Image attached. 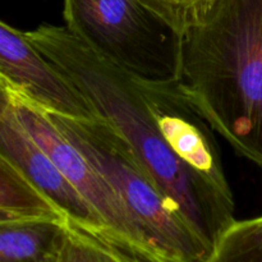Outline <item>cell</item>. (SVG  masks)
<instances>
[{
  "instance_id": "1",
  "label": "cell",
  "mask_w": 262,
  "mask_h": 262,
  "mask_svg": "<svg viewBox=\"0 0 262 262\" xmlns=\"http://www.w3.org/2000/svg\"><path fill=\"white\" fill-rule=\"evenodd\" d=\"M26 35L120 133L169 201L214 251L235 222L233 192L194 174L174 155L137 79L95 54L67 27L40 25Z\"/></svg>"
},
{
  "instance_id": "2",
  "label": "cell",
  "mask_w": 262,
  "mask_h": 262,
  "mask_svg": "<svg viewBox=\"0 0 262 262\" xmlns=\"http://www.w3.org/2000/svg\"><path fill=\"white\" fill-rule=\"evenodd\" d=\"M176 83L212 129L262 166V0H217L182 33Z\"/></svg>"
},
{
  "instance_id": "3",
  "label": "cell",
  "mask_w": 262,
  "mask_h": 262,
  "mask_svg": "<svg viewBox=\"0 0 262 262\" xmlns=\"http://www.w3.org/2000/svg\"><path fill=\"white\" fill-rule=\"evenodd\" d=\"M124 204L152 262H209L212 251L173 206L120 133L104 118L77 119L48 112Z\"/></svg>"
},
{
  "instance_id": "4",
  "label": "cell",
  "mask_w": 262,
  "mask_h": 262,
  "mask_svg": "<svg viewBox=\"0 0 262 262\" xmlns=\"http://www.w3.org/2000/svg\"><path fill=\"white\" fill-rule=\"evenodd\" d=\"M66 27L145 83L177 81L181 35L140 0H64Z\"/></svg>"
},
{
  "instance_id": "5",
  "label": "cell",
  "mask_w": 262,
  "mask_h": 262,
  "mask_svg": "<svg viewBox=\"0 0 262 262\" xmlns=\"http://www.w3.org/2000/svg\"><path fill=\"white\" fill-rule=\"evenodd\" d=\"M10 91L15 112L23 125L64 178L101 217L107 230L109 247L123 255L151 261L124 204L114 189L56 129L43 107L12 87Z\"/></svg>"
},
{
  "instance_id": "6",
  "label": "cell",
  "mask_w": 262,
  "mask_h": 262,
  "mask_svg": "<svg viewBox=\"0 0 262 262\" xmlns=\"http://www.w3.org/2000/svg\"><path fill=\"white\" fill-rule=\"evenodd\" d=\"M0 155L46 197L73 227L109 246L107 230L97 212L64 178L23 125L10 86L0 77Z\"/></svg>"
},
{
  "instance_id": "7",
  "label": "cell",
  "mask_w": 262,
  "mask_h": 262,
  "mask_svg": "<svg viewBox=\"0 0 262 262\" xmlns=\"http://www.w3.org/2000/svg\"><path fill=\"white\" fill-rule=\"evenodd\" d=\"M0 77L46 112L77 119L100 118L91 102L26 32L0 20Z\"/></svg>"
},
{
  "instance_id": "8",
  "label": "cell",
  "mask_w": 262,
  "mask_h": 262,
  "mask_svg": "<svg viewBox=\"0 0 262 262\" xmlns=\"http://www.w3.org/2000/svg\"><path fill=\"white\" fill-rule=\"evenodd\" d=\"M138 83L174 155L194 174L224 191H232L219 147L210 130L212 128L184 99L176 82L145 83L138 81Z\"/></svg>"
},
{
  "instance_id": "9",
  "label": "cell",
  "mask_w": 262,
  "mask_h": 262,
  "mask_svg": "<svg viewBox=\"0 0 262 262\" xmlns=\"http://www.w3.org/2000/svg\"><path fill=\"white\" fill-rule=\"evenodd\" d=\"M68 228L64 216L0 223V262H58Z\"/></svg>"
},
{
  "instance_id": "10",
  "label": "cell",
  "mask_w": 262,
  "mask_h": 262,
  "mask_svg": "<svg viewBox=\"0 0 262 262\" xmlns=\"http://www.w3.org/2000/svg\"><path fill=\"white\" fill-rule=\"evenodd\" d=\"M0 210L27 217L64 216L2 155H0Z\"/></svg>"
},
{
  "instance_id": "11",
  "label": "cell",
  "mask_w": 262,
  "mask_h": 262,
  "mask_svg": "<svg viewBox=\"0 0 262 262\" xmlns=\"http://www.w3.org/2000/svg\"><path fill=\"white\" fill-rule=\"evenodd\" d=\"M209 262H262V215L235 220L215 246Z\"/></svg>"
},
{
  "instance_id": "12",
  "label": "cell",
  "mask_w": 262,
  "mask_h": 262,
  "mask_svg": "<svg viewBox=\"0 0 262 262\" xmlns=\"http://www.w3.org/2000/svg\"><path fill=\"white\" fill-rule=\"evenodd\" d=\"M179 35L207 19L217 0H140Z\"/></svg>"
},
{
  "instance_id": "13",
  "label": "cell",
  "mask_w": 262,
  "mask_h": 262,
  "mask_svg": "<svg viewBox=\"0 0 262 262\" xmlns=\"http://www.w3.org/2000/svg\"><path fill=\"white\" fill-rule=\"evenodd\" d=\"M58 262H124L118 251L69 223Z\"/></svg>"
},
{
  "instance_id": "14",
  "label": "cell",
  "mask_w": 262,
  "mask_h": 262,
  "mask_svg": "<svg viewBox=\"0 0 262 262\" xmlns=\"http://www.w3.org/2000/svg\"><path fill=\"white\" fill-rule=\"evenodd\" d=\"M23 217H27V216H20V215H15V214H12V212L2 211V210H0V223L9 222V220H15V219H23Z\"/></svg>"
},
{
  "instance_id": "15",
  "label": "cell",
  "mask_w": 262,
  "mask_h": 262,
  "mask_svg": "<svg viewBox=\"0 0 262 262\" xmlns=\"http://www.w3.org/2000/svg\"><path fill=\"white\" fill-rule=\"evenodd\" d=\"M120 256H122L123 261H124V262H152V261L143 260V258L133 257V256H127V255H123V253H120Z\"/></svg>"
}]
</instances>
